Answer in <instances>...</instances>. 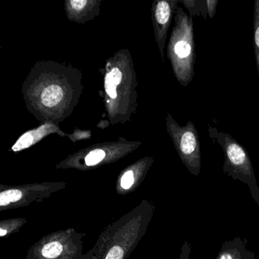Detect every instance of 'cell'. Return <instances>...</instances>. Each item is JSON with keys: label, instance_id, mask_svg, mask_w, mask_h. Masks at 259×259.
Listing matches in <instances>:
<instances>
[{"label": "cell", "instance_id": "cell-6", "mask_svg": "<svg viewBox=\"0 0 259 259\" xmlns=\"http://www.w3.org/2000/svg\"><path fill=\"white\" fill-rule=\"evenodd\" d=\"M167 128L180 158L192 175L198 177L201 171L199 135L192 121L186 125H179L168 115Z\"/></svg>", "mask_w": 259, "mask_h": 259}, {"label": "cell", "instance_id": "cell-9", "mask_svg": "<svg viewBox=\"0 0 259 259\" xmlns=\"http://www.w3.org/2000/svg\"><path fill=\"white\" fill-rule=\"evenodd\" d=\"M217 259H255L248 248V240L242 237L227 240L221 245Z\"/></svg>", "mask_w": 259, "mask_h": 259}, {"label": "cell", "instance_id": "cell-8", "mask_svg": "<svg viewBox=\"0 0 259 259\" xmlns=\"http://www.w3.org/2000/svg\"><path fill=\"white\" fill-rule=\"evenodd\" d=\"M148 165L141 167L130 168L124 171L118 179L116 186V193L120 195L135 192L140 186L145 178Z\"/></svg>", "mask_w": 259, "mask_h": 259}, {"label": "cell", "instance_id": "cell-14", "mask_svg": "<svg viewBox=\"0 0 259 259\" xmlns=\"http://www.w3.org/2000/svg\"><path fill=\"white\" fill-rule=\"evenodd\" d=\"M189 10V16H201L204 19H207V8L206 1H196V0H185L180 1Z\"/></svg>", "mask_w": 259, "mask_h": 259}, {"label": "cell", "instance_id": "cell-4", "mask_svg": "<svg viewBox=\"0 0 259 259\" xmlns=\"http://www.w3.org/2000/svg\"><path fill=\"white\" fill-rule=\"evenodd\" d=\"M209 136L219 144L224 151L223 171L233 180H239L248 187L257 184L252 163L248 152L242 145L230 134L219 132L213 127L208 128Z\"/></svg>", "mask_w": 259, "mask_h": 259}, {"label": "cell", "instance_id": "cell-11", "mask_svg": "<svg viewBox=\"0 0 259 259\" xmlns=\"http://www.w3.org/2000/svg\"><path fill=\"white\" fill-rule=\"evenodd\" d=\"M26 224L27 219L25 218L2 220L0 221V237L7 238L12 234L18 233Z\"/></svg>", "mask_w": 259, "mask_h": 259}, {"label": "cell", "instance_id": "cell-20", "mask_svg": "<svg viewBox=\"0 0 259 259\" xmlns=\"http://www.w3.org/2000/svg\"><path fill=\"white\" fill-rule=\"evenodd\" d=\"M87 1H71V7L75 10H81L87 4Z\"/></svg>", "mask_w": 259, "mask_h": 259}, {"label": "cell", "instance_id": "cell-1", "mask_svg": "<svg viewBox=\"0 0 259 259\" xmlns=\"http://www.w3.org/2000/svg\"><path fill=\"white\" fill-rule=\"evenodd\" d=\"M155 206L143 199L136 207L109 224L92 248L95 259H128L146 234Z\"/></svg>", "mask_w": 259, "mask_h": 259}, {"label": "cell", "instance_id": "cell-17", "mask_svg": "<svg viewBox=\"0 0 259 259\" xmlns=\"http://www.w3.org/2000/svg\"><path fill=\"white\" fill-rule=\"evenodd\" d=\"M191 252H192V246L189 242L185 241L182 245L179 259H190Z\"/></svg>", "mask_w": 259, "mask_h": 259}, {"label": "cell", "instance_id": "cell-7", "mask_svg": "<svg viewBox=\"0 0 259 259\" xmlns=\"http://www.w3.org/2000/svg\"><path fill=\"white\" fill-rule=\"evenodd\" d=\"M179 1H159L156 4L154 19L157 25V36L162 42V50L164 46L168 28L170 25L172 14L175 13Z\"/></svg>", "mask_w": 259, "mask_h": 259}, {"label": "cell", "instance_id": "cell-3", "mask_svg": "<svg viewBox=\"0 0 259 259\" xmlns=\"http://www.w3.org/2000/svg\"><path fill=\"white\" fill-rule=\"evenodd\" d=\"M84 236L75 228L48 233L30 246L25 259H95L92 249L84 252Z\"/></svg>", "mask_w": 259, "mask_h": 259}, {"label": "cell", "instance_id": "cell-16", "mask_svg": "<svg viewBox=\"0 0 259 259\" xmlns=\"http://www.w3.org/2000/svg\"><path fill=\"white\" fill-rule=\"evenodd\" d=\"M61 89L58 87H54L53 89L48 88L45 90V95H44L43 102L45 105L53 107L57 103L60 102L61 100L62 95Z\"/></svg>", "mask_w": 259, "mask_h": 259}, {"label": "cell", "instance_id": "cell-2", "mask_svg": "<svg viewBox=\"0 0 259 259\" xmlns=\"http://www.w3.org/2000/svg\"><path fill=\"white\" fill-rule=\"evenodd\" d=\"M176 25L169 45V57L177 80L186 87L195 75V54L193 20L183 9H177Z\"/></svg>", "mask_w": 259, "mask_h": 259}, {"label": "cell", "instance_id": "cell-5", "mask_svg": "<svg viewBox=\"0 0 259 259\" xmlns=\"http://www.w3.org/2000/svg\"><path fill=\"white\" fill-rule=\"evenodd\" d=\"M67 187L64 182L0 186V210H13L40 203Z\"/></svg>", "mask_w": 259, "mask_h": 259}, {"label": "cell", "instance_id": "cell-12", "mask_svg": "<svg viewBox=\"0 0 259 259\" xmlns=\"http://www.w3.org/2000/svg\"><path fill=\"white\" fill-rule=\"evenodd\" d=\"M122 72L118 68H113L110 72L107 74L105 78V89L108 96L114 98L117 96L116 94V85L122 81Z\"/></svg>", "mask_w": 259, "mask_h": 259}, {"label": "cell", "instance_id": "cell-13", "mask_svg": "<svg viewBox=\"0 0 259 259\" xmlns=\"http://www.w3.org/2000/svg\"><path fill=\"white\" fill-rule=\"evenodd\" d=\"M253 30V45L259 79V0H255L254 3Z\"/></svg>", "mask_w": 259, "mask_h": 259}, {"label": "cell", "instance_id": "cell-10", "mask_svg": "<svg viewBox=\"0 0 259 259\" xmlns=\"http://www.w3.org/2000/svg\"><path fill=\"white\" fill-rule=\"evenodd\" d=\"M53 126L51 125H45L34 131H30L25 133L15 144L14 146L12 148V151L17 152V151L26 149L28 147L35 143L37 141L40 140L45 135L51 133V130Z\"/></svg>", "mask_w": 259, "mask_h": 259}, {"label": "cell", "instance_id": "cell-18", "mask_svg": "<svg viewBox=\"0 0 259 259\" xmlns=\"http://www.w3.org/2000/svg\"><path fill=\"white\" fill-rule=\"evenodd\" d=\"M206 3H207V14L210 19H213V16L216 14L218 0H206Z\"/></svg>", "mask_w": 259, "mask_h": 259}, {"label": "cell", "instance_id": "cell-15", "mask_svg": "<svg viewBox=\"0 0 259 259\" xmlns=\"http://www.w3.org/2000/svg\"><path fill=\"white\" fill-rule=\"evenodd\" d=\"M105 151L102 149H95L90 151L85 157H84V167H92V166H98L101 164L106 159Z\"/></svg>", "mask_w": 259, "mask_h": 259}, {"label": "cell", "instance_id": "cell-19", "mask_svg": "<svg viewBox=\"0 0 259 259\" xmlns=\"http://www.w3.org/2000/svg\"><path fill=\"white\" fill-rule=\"evenodd\" d=\"M250 194H251V197L253 199L256 201L257 205L259 207V187L257 184L253 185V186H250L249 187Z\"/></svg>", "mask_w": 259, "mask_h": 259}]
</instances>
